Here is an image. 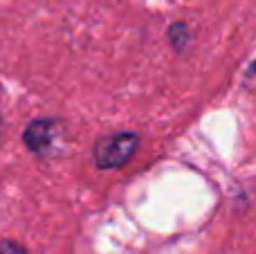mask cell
I'll return each mask as SVG.
<instances>
[{
  "label": "cell",
  "mask_w": 256,
  "mask_h": 254,
  "mask_svg": "<svg viewBox=\"0 0 256 254\" xmlns=\"http://www.w3.org/2000/svg\"><path fill=\"white\" fill-rule=\"evenodd\" d=\"M140 146V135L132 130H120V133L104 135L94 142L92 160L99 171L122 169L132 160Z\"/></svg>",
  "instance_id": "obj_1"
},
{
  "label": "cell",
  "mask_w": 256,
  "mask_h": 254,
  "mask_svg": "<svg viewBox=\"0 0 256 254\" xmlns=\"http://www.w3.org/2000/svg\"><path fill=\"white\" fill-rule=\"evenodd\" d=\"M66 124L54 117H38L25 126L22 144L25 148L38 160H50L58 153V142L63 140Z\"/></svg>",
  "instance_id": "obj_2"
},
{
  "label": "cell",
  "mask_w": 256,
  "mask_h": 254,
  "mask_svg": "<svg viewBox=\"0 0 256 254\" xmlns=\"http://www.w3.org/2000/svg\"><path fill=\"white\" fill-rule=\"evenodd\" d=\"M166 38L168 45L176 54H184L186 50L191 48V40H194V34H191V27L186 25L184 20H176L168 25L166 30Z\"/></svg>",
  "instance_id": "obj_3"
},
{
  "label": "cell",
  "mask_w": 256,
  "mask_h": 254,
  "mask_svg": "<svg viewBox=\"0 0 256 254\" xmlns=\"http://www.w3.org/2000/svg\"><path fill=\"white\" fill-rule=\"evenodd\" d=\"M0 254H30V252H27V248L22 243L4 238V241H0Z\"/></svg>",
  "instance_id": "obj_4"
},
{
  "label": "cell",
  "mask_w": 256,
  "mask_h": 254,
  "mask_svg": "<svg viewBox=\"0 0 256 254\" xmlns=\"http://www.w3.org/2000/svg\"><path fill=\"white\" fill-rule=\"evenodd\" d=\"M248 76H250V79H254V76H256V58L252 61V66L248 68Z\"/></svg>",
  "instance_id": "obj_5"
},
{
  "label": "cell",
  "mask_w": 256,
  "mask_h": 254,
  "mask_svg": "<svg viewBox=\"0 0 256 254\" xmlns=\"http://www.w3.org/2000/svg\"><path fill=\"white\" fill-rule=\"evenodd\" d=\"M0 126H2V115H0Z\"/></svg>",
  "instance_id": "obj_6"
}]
</instances>
